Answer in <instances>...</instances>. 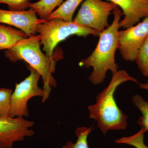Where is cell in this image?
Wrapping results in <instances>:
<instances>
[{
    "instance_id": "obj_11",
    "label": "cell",
    "mask_w": 148,
    "mask_h": 148,
    "mask_svg": "<svg viewBox=\"0 0 148 148\" xmlns=\"http://www.w3.org/2000/svg\"><path fill=\"white\" fill-rule=\"evenodd\" d=\"M29 36L21 30L12 27L0 25V50L8 49L21 40Z\"/></svg>"
},
{
    "instance_id": "obj_2",
    "label": "cell",
    "mask_w": 148,
    "mask_h": 148,
    "mask_svg": "<svg viewBox=\"0 0 148 148\" xmlns=\"http://www.w3.org/2000/svg\"><path fill=\"white\" fill-rule=\"evenodd\" d=\"M128 81L139 84L125 70L113 73L108 86L97 95L96 103L88 106L89 118L97 121L104 135L109 130H124L127 127V116L117 105L114 94L120 85Z\"/></svg>"
},
{
    "instance_id": "obj_13",
    "label": "cell",
    "mask_w": 148,
    "mask_h": 148,
    "mask_svg": "<svg viewBox=\"0 0 148 148\" xmlns=\"http://www.w3.org/2000/svg\"><path fill=\"white\" fill-rule=\"evenodd\" d=\"M63 3V0H40L37 2L30 3L29 8L34 10L41 19L47 20L53 10Z\"/></svg>"
},
{
    "instance_id": "obj_12",
    "label": "cell",
    "mask_w": 148,
    "mask_h": 148,
    "mask_svg": "<svg viewBox=\"0 0 148 148\" xmlns=\"http://www.w3.org/2000/svg\"><path fill=\"white\" fill-rule=\"evenodd\" d=\"M83 1V0H67L56 10L51 14L47 20L58 18L66 21H73L74 12Z\"/></svg>"
},
{
    "instance_id": "obj_7",
    "label": "cell",
    "mask_w": 148,
    "mask_h": 148,
    "mask_svg": "<svg viewBox=\"0 0 148 148\" xmlns=\"http://www.w3.org/2000/svg\"><path fill=\"white\" fill-rule=\"evenodd\" d=\"M148 35V16L135 26L119 31V47L125 60L134 62L139 49Z\"/></svg>"
},
{
    "instance_id": "obj_9",
    "label": "cell",
    "mask_w": 148,
    "mask_h": 148,
    "mask_svg": "<svg viewBox=\"0 0 148 148\" xmlns=\"http://www.w3.org/2000/svg\"><path fill=\"white\" fill-rule=\"evenodd\" d=\"M47 20L38 18L36 12L32 8L22 11L0 9V23L16 27L29 37L35 36L37 33V25L44 23Z\"/></svg>"
},
{
    "instance_id": "obj_8",
    "label": "cell",
    "mask_w": 148,
    "mask_h": 148,
    "mask_svg": "<svg viewBox=\"0 0 148 148\" xmlns=\"http://www.w3.org/2000/svg\"><path fill=\"white\" fill-rule=\"evenodd\" d=\"M34 124L23 117H0V148H12L15 142L33 135Z\"/></svg>"
},
{
    "instance_id": "obj_1",
    "label": "cell",
    "mask_w": 148,
    "mask_h": 148,
    "mask_svg": "<svg viewBox=\"0 0 148 148\" xmlns=\"http://www.w3.org/2000/svg\"><path fill=\"white\" fill-rule=\"evenodd\" d=\"M114 18L112 23L99 34V40L95 49L90 56L82 59L81 67L93 68L88 79L94 85L102 83L109 70L113 73L117 71L119 66L115 61V55L118 49V33L120 28V20L123 15L118 6L113 11Z\"/></svg>"
},
{
    "instance_id": "obj_17",
    "label": "cell",
    "mask_w": 148,
    "mask_h": 148,
    "mask_svg": "<svg viewBox=\"0 0 148 148\" xmlns=\"http://www.w3.org/2000/svg\"><path fill=\"white\" fill-rule=\"evenodd\" d=\"M145 133L143 128L135 134L129 137H123L115 140L116 143L118 144H127L136 148H148L144 143V135Z\"/></svg>"
},
{
    "instance_id": "obj_6",
    "label": "cell",
    "mask_w": 148,
    "mask_h": 148,
    "mask_svg": "<svg viewBox=\"0 0 148 148\" xmlns=\"http://www.w3.org/2000/svg\"><path fill=\"white\" fill-rule=\"evenodd\" d=\"M116 6L111 2L102 0H85L73 21L101 33L110 25L108 18Z\"/></svg>"
},
{
    "instance_id": "obj_3",
    "label": "cell",
    "mask_w": 148,
    "mask_h": 148,
    "mask_svg": "<svg viewBox=\"0 0 148 148\" xmlns=\"http://www.w3.org/2000/svg\"><path fill=\"white\" fill-rule=\"evenodd\" d=\"M40 35L33 36L18 42L11 48L5 51V57L13 63L23 60L39 73L42 79L44 103L49 97L51 87H56V81L52 76L57 60L50 59L40 49Z\"/></svg>"
},
{
    "instance_id": "obj_15",
    "label": "cell",
    "mask_w": 148,
    "mask_h": 148,
    "mask_svg": "<svg viewBox=\"0 0 148 148\" xmlns=\"http://www.w3.org/2000/svg\"><path fill=\"white\" fill-rule=\"evenodd\" d=\"M93 130L92 127H78L75 130V135L77 137L75 143L68 142L63 148H89L87 142L88 136Z\"/></svg>"
},
{
    "instance_id": "obj_16",
    "label": "cell",
    "mask_w": 148,
    "mask_h": 148,
    "mask_svg": "<svg viewBox=\"0 0 148 148\" xmlns=\"http://www.w3.org/2000/svg\"><path fill=\"white\" fill-rule=\"evenodd\" d=\"M144 77H148V35L139 49L135 61Z\"/></svg>"
},
{
    "instance_id": "obj_4",
    "label": "cell",
    "mask_w": 148,
    "mask_h": 148,
    "mask_svg": "<svg viewBox=\"0 0 148 148\" xmlns=\"http://www.w3.org/2000/svg\"><path fill=\"white\" fill-rule=\"evenodd\" d=\"M37 33L41 37V45L43 50L50 59H53V51L56 45L62 41L72 36L86 37L88 35L99 36L98 31L86 28L73 21H66L58 18L47 20L37 26Z\"/></svg>"
},
{
    "instance_id": "obj_10",
    "label": "cell",
    "mask_w": 148,
    "mask_h": 148,
    "mask_svg": "<svg viewBox=\"0 0 148 148\" xmlns=\"http://www.w3.org/2000/svg\"><path fill=\"white\" fill-rule=\"evenodd\" d=\"M119 7L124 18L120 21V27L127 29L148 16V0H108Z\"/></svg>"
},
{
    "instance_id": "obj_19",
    "label": "cell",
    "mask_w": 148,
    "mask_h": 148,
    "mask_svg": "<svg viewBox=\"0 0 148 148\" xmlns=\"http://www.w3.org/2000/svg\"><path fill=\"white\" fill-rule=\"evenodd\" d=\"M30 0H0V3L7 5L9 10H24L29 8Z\"/></svg>"
},
{
    "instance_id": "obj_5",
    "label": "cell",
    "mask_w": 148,
    "mask_h": 148,
    "mask_svg": "<svg viewBox=\"0 0 148 148\" xmlns=\"http://www.w3.org/2000/svg\"><path fill=\"white\" fill-rule=\"evenodd\" d=\"M30 74L24 80L16 84L15 89L10 98L9 116L12 118L24 117L29 116L28 103L29 100L35 96L43 97V89L38 85L40 75L29 65Z\"/></svg>"
},
{
    "instance_id": "obj_20",
    "label": "cell",
    "mask_w": 148,
    "mask_h": 148,
    "mask_svg": "<svg viewBox=\"0 0 148 148\" xmlns=\"http://www.w3.org/2000/svg\"><path fill=\"white\" fill-rule=\"evenodd\" d=\"M140 86L142 89L148 90V80L145 83L140 84Z\"/></svg>"
},
{
    "instance_id": "obj_18",
    "label": "cell",
    "mask_w": 148,
    "mask_h": 148,
    "mask_svg": "<svg viewBox=\"0 0 148 148\" xmlns=\"http://www.w3.org/2000/svg\"><path fill=\"white\" fill-rule=\"evenodd\" d=\"M12 93L11 89L0 88V117L9 116Z\"/></svg>"
},
{
    "instance_id": "obj_14",
    "label": "cell",
    "mask_w": 148,
    "mask_h": 148,
    "mask_svg": "<svg viewBox=\"0 0 148 148\" xmlns=\"http://www.w3.org/2000/svg\"><path fill=\"white\" fill-rule=\"evenodd\" d=\"M132 101L143 114V116L138 119V123L146 132L148 131V102L139 95L133 96Z\"/></svg>"
}]
</instances>
